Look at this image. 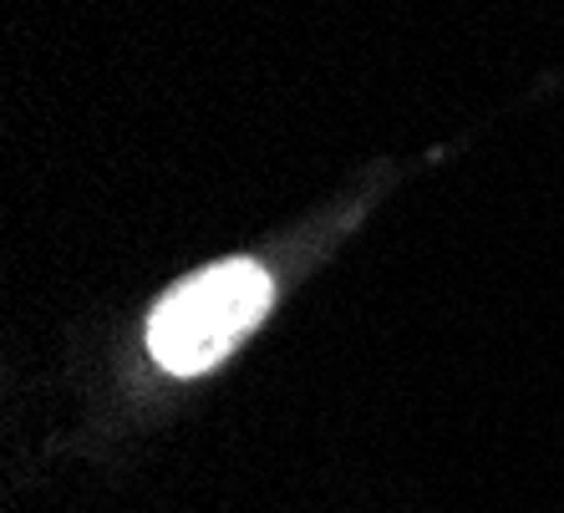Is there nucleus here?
Masks as SVG:
<instances>
[{
	"mask_svg": "<svg viewBox=\"0 0 564 513\" xmlns=\"http://www.w3.org/2000/svg\"><path fill=\"white\" fill-rule=\"evenodd\" d=\"M275 280L254 260H219L194 280L173 285L148 320V351L173 376H198L219 367L264 320Z\"/></svg>",
	"mask_w": 564,
	"mask_h": 513,
	"instance_id": "f257e3e1",
	"label": "nucleus"
}]
</instances>
